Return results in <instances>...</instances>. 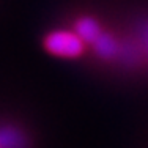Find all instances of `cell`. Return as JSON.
Listing matches in <instances>:
<instances>
[{
	"instance_id": "obj_1",
	"label": "cell",
	"mask_w": 148,
	"mask_h": 148,
	"mask_svg": "<svg viewBox=\"0 0 148 148\" xmlns=\"http://www.w3.org/2000/svg\"><path fill=\"white\" fill-rule=\"evenodd\" d=\"M44 47L47 52L65 58H76L84 51V40L76 32H52L44 38Z\"/></svg>"
},
{
	"instance_id": "obj_2",
	"label": "cell",
	"mask_w": 148,
	"mask_h": 148,
	"mask_svg": "<svg viewBox=\"0 0 148 148\" xmlns=\"http://www.w3.org/2000/svg\"><path fill=\"white\" fill-rule=\"evenodd\" d=\"M76 33L84 41H87V43H95L103 35L101 33V29H99V24L95 19H91V17H82V19L77 21Z\"/></svg>"
},
{
	"instance_id": "obj_3",
	"label": "cell",
	"mask_w": 148,
	"mask_h": 148,
	"mask_svg": "<svg viewBox=\"0 0 148 148\" xmlns=\"http://www.w3.org/2000/svg\"><path fill=\"white\" fill-rule=\"evenodd\" d=\"M93 44L96 46V52H98V54H99L101 57H106V58L114 57L115 52L118 51V47H117V44H115V41L112 40L109 35H101V36L98 38V40L95 41Z\"/></svg>"
},
{
	"instance_id": "obj_4",
	"label": "cell",
	"mask_w": 148,
	"mask_h": 148,
	"mask_svg": "<svg viewBox=\"0 0 148 148\" xmlns=\"http://www.w3.org/2000/svg\"><path fill=\"white\" fill-rule=\"evenodd\" d=\"M0 148H2V142H0Z\"/></svg>"
}]
</instances>
